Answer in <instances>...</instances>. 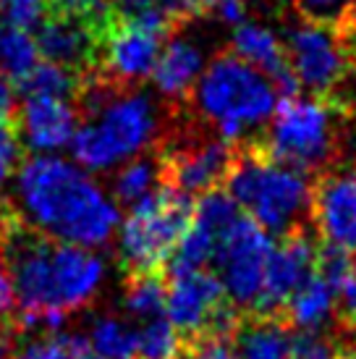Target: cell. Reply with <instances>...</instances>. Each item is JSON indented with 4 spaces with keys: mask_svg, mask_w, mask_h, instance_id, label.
I'll return each mask as SVG.
<instances>
[{
    "mask_svg": "<svg viewBox=\"0 0 356 359\" xmlns=\"http://www.w3.org/2000/svg\"><path fill=\"white\" fill-rule=\"evenodd\" d=\"M19 223L60 244L97 250L118 231V205L87 170L58 155H34L16 173Z\"/></svg>",
    "mask_w": 356,
    "mask_h": 359,
    "instance_id": "6da1fadb",
    "label": "cell"
},
{
    "mask_svg": "<svg viewBox=\"0 0 356 359\" xmlns=\"http://www.w3.org/2000/svg\"><path fill=\"white\" fill-rule=\"evenodd\" d=\"M3 241L13 299L29 325L55 333L66 323V315L87 307L97 297L105 265L92 250L53 241L16 220Z\"/></svg>",
    "mask_w": 356,
    "mask_h": 359,
    "instance_id": "7a4b0ae2",
    "label": "cell"
},
{
    "mask_svg": "<svg viewBox=\"0 0 356 359\" xmlns=\"http://www.w3.org/2000/svg\"><path fill=\"white\" fill-rule=\"evenodd\" d=\"M76 100L84 121L69 147L81 170H110L129 163L158 137L155 102L137 87H121L92 71L81 76Z\"/></svg>",
    "mask_w": 356,
    "mask_h": 359,
    "instance_id": "3957f363",
    "label": "cell"
},
{
    "mask_svg": "<svg viewBox=\"0 0 356 359\" xmlns=\"http://www.w3.org/2000/svg\"><path fill=\"white\" fill-rule=\"evenodd\" d=\"M223 187L238 210L270 236L309 233L315 208L312 179L270 160L257 144H238Z\"/></svg>",
    "mask_w": 356,
    "mask_h": 359,
    "instance_id": "277c9868",
    "label": "cell"
},
{
    "mask_svg": "<svg viewBox=\"0 0 356 359\" xmlns=\"http://www.w3.org/2000/svg\"><path fill=\"white\" fill-rule=\"evenodd\" d=\"M186 102L218 137L244 144L252 131L262 129L275 116L278 90L262 71L233 53H220L205 66Z\"/></svg>",
    "mask_w": 356,
    "mask_h": 359,
    "instance_id": "5b68a950",
    "label": "cell"
},
{
    "mask_svg": "<svg viewBox=\"0 0 356 359\" xmlns=\"http://www.w3.org/2000/svg\"><path fill=\"white\" fill-rule=\"evenodd\" d=\"M343 123L346 108L333 97H286L278 102L265 140L257 147L270 160L309 176L336 160Z\"/></svg>",
    "mask_w": 356,
    "mask_h": 359,
    "instance_id": "8992f818",
    "label": "cell"
},
{
    "mask_svg": "<svg viewBox=\"0 0 356 359\" xmlns=\"http://www.w3.org/2000/svg\"><path fill=\"white\" fill-rule=\"evenodd\" d=\"M194 202L173 187H160L129 210L118 229V252L129 276L158 273L191 226Z\"/></svg>",
    "mask_w": 356,
    "mask_h": 359,
    "instance_id": "52a82bcc",
    "label": "cell"
},
{
    "mask_svg": "<svg viewBox=\"0 0 356 359\" xmlns=\"http://www.w3.org/2000/svg\"><path fill=\"white\" fill-rule=\"evenodd\" d=\"M283 50L299 90H307L312 97H330L356 71L351 42L333 27L296 19L286 27Z\"/></svg>",
    "mask_w": 356,
    "mask_h": 359,
    "instance_id": "ba28073f",
    "label": "cell"
},
{
    "mask_svg": "<svg viewBox=\"0 0 356 359\" xmlns=\"http://www.w3.org/2000/svg\"><path fill=\"white\" fill-rule=\"evenodd\" d=\"M238 144H231L215 131L184 129L160 142L158 155L165 168V184L186 197H202L226 184L236 160Z\"/></svg>",
    "mask_w": 356,
    "mask_h": 359,
    "instance_id": "9c48e42d",
    "label": "cell"
},
{
    "mask_svg": "<svg viewBox=\"0 0 356 359\" xmlns=\"http://www.w3.org/2000/svg\"><path fill=\"white\" fill-rule=\"evenodd\" d=\"M273 239L270 233L259 229L254 220L247 215L231 226L220 236L215 247V278L226 291V299L236 309H252L257 307L259 294H262V280H265L267 259L273 255Z\"/></svg>",
    "mask_w": 356,
    "mask_h": 359,
    "instance_id": "30bf717a",
    "label": "cell"
},
{
    "mask_svg": "<svg viewBox=\"0 0 356 359\" xmlns=\"http://www.w3.org/2000/svg\"><path fill=\"white\" fill-rule=\"evenodd\" d=\"M170 37L144 24L118 21L105 16L102 45H100L97 74L121 87H137L139 81L152 76L155 63L163 53V42Z\"/></svg>",
    "mask_w": 356,
    "mask_h": 359,
    "instance_id": "8fae6325",
    "label": "cell"
},
{
    "mask_svg": "<svg viewBox=\"0 0 356 359\" xmlns=\"http://www.w3.org/2000/svg\"><path fill=\"white\" fill-rule=\"evenodd\" d=\"M102 24H105V19L89 21L81 16L50 11L34 34L40 55L48 63H55V66H63L79 76H87L97 69Z\"/></svg>",
    "mask_w": 356,
    "mask_h": 359,
    "instance_id": "7c38bea8",
    "label": "cell"
},
{
    "mask_svg": "<svg viewBox=\"0 0 356 359\" xmlns=\"http://www.w3.org/2000/svg\"><path fill=\"white\" fill-rule=\"evenodd\" d=\"M317 257H320V250L312 233L288 236L278 247H273V255L265 268L262 294L252 315L280 318L288 299L317 273Z\"/></svg>",
    "mask_w": 356,
    "mask_h": 359,
    "instance_id": "4fadbf2b",
    "label": "cell"
},
{
    "mask_svg": "<svg viewBox=\"0 0 356 359\" xmlns=\"http://www.w3.org/2000/svg\"><path fill=\"white\" fill-rule=\"evenodd\" d=\"M312 226L325 247L356 255V165L327 173L315 184Z\"/></svg>",
    "mask_w": 356,
    "mask_h": 359,
    "instance_id": "5bb4252c",
    "label": "cell"
},
{
    "mask_svg": "<svg viewBox=\"0 0 356 359\" xmlns=\"http://www.w3.org/2000/svg\"><path fill=\"white\" fill-rule=\"evenodd\" d=\"M226 302V291L215 278V273L197 270V273L168 278L165 312H168V323L181 336H191V339L205 336L212 325V318Z\"/></svg>",
    "mask_w": 356,
    "mask_h": 359,
    "instance_id": "9a60e30c",
    "label": "cell"
},
{
    "mask_svg": "<svg viewBox=\"0 0 356 359\" xmlns=\"http://www.w3.org/2000/svg\"><path fill=\"white\" fill-rule=\"evenodd\" d=\"M79 123V110L71 100L24 95L19 110V137L37 155H53L69 147Z\"/></svg>",
    "mask_w": 356,
    "mask_h": 359,
    "instance_id": "2e32d148",
    "label": "cell"
},
{
    "mask_svg": "<svg viewBox=\"0 0 356 359\" xmlns=\"http://www.w3.org/2000/svg\"><path fill=\"white\" fill-rule=\"evenodd\" d=\"M202 71H205V55L197 45L184 37H170L163 45V53L155 63L152 81L165 100L186 102L197 87Z\"/></svg>",
    "mask_w": 356,
    "mask_h": 359,
    "instance_id": "e0dca14e",
    "label": "cell"
},
{
    "mask_svg": "<svg viewBox=\"0 0 356 359\" xmlns=\"http://www.w3.org/2000/svg\"><path fill=\"white\" fill-rule=\"evenodd\" d=\"M233 349L238 359H291L294 336L288 323L280 318H254L241 320L233 333Z\"/></svg>",
    "mask_w": 356,
    "mask_h": 359,
    "instance_id": "ac0fdd59",
    "label": "cell"
},
{
    "mask_svg": "<svg viewBox=\"0 0 356 359\" xmlns=\"http://www.w3.org/2000/svg\"><path fill=\"white\" fill-rule=\"evenodd\" d=\"M338 307V289H333L322 276L312 278L288 299L283 320L299 330H322L333 320Z\"/></svg>",
    "mask_w": 356,
    "mask_h": 359,
    "instance_id": "d6986e66",
    "label": "cell"
},
{
    "mask_svg": "<svg viewBox=\"0 0 356 359\" xmlns=\"http://www.w3.org/2000/svg\"><path fill=\"white\" fill-rule=\"evenodd\" d=\"M160 187H165V168H163L158 150L142 152L139 158L121 165V170L113 179V197H116V205L131 210L142 200H147L152 191H158Z\"/></svg>",
    "mask_w": 356,
    "mask_h": 359,
    "instance_id": "ffe728a7",
    "label": "cell"
},
{
    "mask_svg": "<svg viewBox=\"0 0 356 359\" xmlns=\"http://www.w3.org/2000/svg\"><path fill=\"white\" fill-rule=\"evenodd\" d=\"M40 48L34 34L8 21H0V76L11 84H21L40 66Z\"/></svg>",
    "mask_w": 356,
    "mask_h": 359,
    "instance_id": "44dd1931",
    "label": "cell"
},
{
    "mask_svg": "<svg viewBox=\"0 0 356 359\" xmlns=\"http://www.w3.org/2000/svg\"><path fill=\"white\" fill-rule=\"evenodd\" d=\"M87 346L97 359H134L137 357V328L129 320L105 315L92 323Z\"/></svg>",
    "mask_w": 356,
    "mask_h": 359,
    "instance_id": "7402d4cb",
    "label": "cell"
},
{
    "mask_svg": "<svg viewBox=\"0 0 356 359\" xmlns=\"http://www.w3.org/2000/svg\"><path fill=\"white\" fill-rule=\"evenodd\" d=\"M165 297H168V280L158 273H139L129 276L123 304L134 320L149 323L165 315Z\"/></svg>",
    "mask_w": 356,
    "mask_h": 359,
    "instance_id": "603a6c76",
    "label": "cell"
},
{
    "mask_svg": "<svg viewBox=\"0 0 356 359\" xmlns=\"http://www.w3.org/2000/svg\"><path fill=\"white\" fill-rule=\"evenodd\" d=\"M184 357V336L168 323L158 318L142 323L137 328V357L134 359H181Z\"/></svg>",
    "mask_w": 356,
    "mask_h": 359,
    "instance_id": "cb8c5ba5",
    "label": "cell"
},
{
    "mask_svg": "<svg viewBox=\"0 0 356 359\" xmlns=\"http://www.w3.org/2000/svg\"><path fill=\"white\" fill-rule=\"evenodd\" d=\"M24 95H42V97H60V100H71L79 95L81 76L74 71L40 60V66L32 71L27 79L19 84Z\"/></svg>",
    "mask_w": 356,
    "mask_h": 359,
    "instance_id": "d4e9b609",
    "label": "cell"
},
{
    "mask_svg": "<svg viewBox=\"0 0 356 359\" xmlns=\"http://www.w3.org/2000/svg\"><path fill=\"white\" fill-rule=\"evenodd\" d=\"M244 212L238 210V205L231 200V194L223 189H212L207 194H202L197 202H194V215H191V223L205 229L207 233H212L215 239L220 241V236L226 233Z\"/></svg>",
    "mask_w": 356,
    "mask_h": 359,
    "instance_id": "484cf974",
    "label": "cell"
},
{
    "mask_svg": "<svg viewBox=\"0 0 356 359\" xmlns=\"http://www.w3.org/2000/svg\"><path fill=\"white\" fill-rule=\"evenodd\" d=\"M294 8L301 21L333 27L343 34L356 32L354 0H294Z\"/></svg>",
    "mask_w": 356,
    "mask_h": 359,
    "instance_id": "4316f807",
    "label": "cell"
},
{
    "mask_svg": "<svg viewBox=\"0 0 356 359\" xmlns=\"http://www.w3.org/2000/svg\"><path fill=\"white\" fill-rule=\"evenodd\" d=\"M13 359H97L89 351L87 341L76 336L50 333L45 339H34L24 344Z\"/></svg>",
    "mask_w": 356,
    "mask_h": 359,
    "instance_id": "83f0119b",
    "label": "cell"
},
{
    "mask_svg": "<svg viewBox=\"0 0 356 359\" xmlns=\"http://www.w3.org/2000/svg\"><path fill=\"white\" fill-rule=\"evenodd\" d=\"M291 359H341L336 341L322 330H299L294 336Z\"/></svg>",
    "mask_w": 356,
    "mask_h": 359,
    "instance_id": "f1b7e54d",
    "label": "cell"
},
{
    "mask_svg": "<svg viewBox=\"0 0 356 359\" xmlns=\"http://www.w3.org/2000/svg\"><path fill=\"white\" fill-rule=\"evenodd\" d=\"M163 11V0H108V16L118 21H144Z\"/></svg>",
    "mask_w": 356,
    "mask_h": 359,
    "instance_id": "f546056e",
    "label": "cell"
},
{
    "mask_svg": "<svg viewBox=\"0 0 356 359\" xmlns=\"http://www.w3.org/2000/svg\"><path fill=\"white\" fill-rule=\"evenodd\" d=\"M21 155V144H19V134L11 129L8 123L0 126V191L8 184V179L13 176V168L19 163Z\"/></svg>",
    "mask_w": 356,
    "mask_h": 359,
    "instance_id": "4dcf8cb0",
    "label": "cell"
},
{
    "mask_svg": "<svg viewBox=\"0 0 356 359\" xmlns=\"http://www.w3.org/2000/svg\"><path fill=\"white\" fill-rule=\"evenodd\" d=\"M186 359H238L233 341L223 336H199L191 344Z\"/></svg>",
    "mask_w": 356,
    "mask_h": 359,
    "instance_id": "1f68e13d",
    "label": "cell"
},
{
    "mask_svg": "<svg viewBox=\"0 0 356 359\" xmlns=\"http://www.w3.org/2000/svg\"><path fill=\"white\" fill-rule=\"evenodd\" d=\"M50 11L81 16V19L89 21H100L105 19V13H108V0H50Z\"/></svg>",
    "mask_w": 356,
    "mask_h": 359,
    "instance_id": "d6a6232c",
    "label": "cell"
},
{
    "mask_svg": "<svg viewBox=\"0 0 356 359\" xmlns=\"http://www.w3.org/2000/svg\"><path fill=\"white\" fill-rule=\"evenodd\" d=\"M338 302H341V318L346 320L348 328L356 330V257L351 262L343 286L338 291Z\"/></svg>",
    "mask_w": 356,
    "mask_h": 359,
    "instance_id": "836d02e7",
    "label": "cell"
},
{
    "mask_svg": "<svg viewBox=\"0 0 356 359\" xmlns=\"http://www.w3.org/2000/svg\"><path fill=\"white\" fill-rule=\"evenodd\" d=\"M218 3L220 0H163V8L168 11L178 24H184V21L191 19V16H199V13H205V11H212Z\"/></svg>",
    "mask_w": 356,
    "mask_h": 359,
    "instance_id": "e575fe53",
    "label": "cell"
},
{
    "mask_svg": "<svg viewBox=\"0 0 356 359\" xmlns=\"http://www.w3.org/2000/svg\"><path fill=\"white\" fill-rule=\"evenodd\" d=\"M212 11H215V16H218L223 24H231V27H241V24H247L249 0H220V3Z\"/></svg>",
    "mask_w": 356,
    "mask_h": 359,
    "instance_id": "d590c367",
    "label": "cell"
},
{
    "mask_svg": "<svg viewBox=\"0 0 356 359\" xmlns=\"http://www.w3.org/2000/svg\"><path fill=\"white\" fill-rule=\"evenodd\" d=\"M16 113V92L8 79L0 76V126Z\"/></svg>",
    "mask_w": 356,
    "mask_h": 359,
    "instance_id": "8d00e7d4",
    "label": "cell"
},
{
    "mask_svg": "<svg viewBox=\"0 0 356 359\" xmlns=\"http://www.w3.org/2000/svg\"><path fill=\"white\" fill-rule=\"evenodd\" d=\"M13 307V283H11L6 259L0 257V315Z\"/></svg>",
    "mask_w": 356,
    "mask_h": 359,
    "instance_id": "74e56055",
    "label": "cell"
},
{
    "mask_svg": "<svg viewBox=\"0 0 356 359\" xmlns=\"http://www.w3.org/2000/svg\"><path fill=\"white\" fill-rule=\"evenodd\" d=\"M11 357V336L8 330L0 328V359H8Z\"/></svg>",
    "mask_w": 356,
    "mask_h": 359,
    "instance_id": "f35d334b",
    "label": "cell"
},
{
    "mask_svg": "<svg viewBox=\"0 0 356 359\" xmlns=\"http://www.w3.org/2000/svg\"><path fill=\"white\" fill-rule=\"evenodd\" d=\"M254 3L265 11H280L283 8V3H288V0H254Z\"/></svg>",
    "mask_w": 356,
    "mask_h": 359,
    "instance_id": "ab89813d",
    "label": "cell"
},
{
    "mask_svg": "<svg viewBox=\"0 0 356 359\" xmlns=\"http://www.w3.org/2000/svg\"><path fill=\"white\" fill-rule=\"evenodd\" d=\"M11 223H13V220H8V218H6V215H3V212H0V241L6 239V233H8Z\"/></svg>",
    "mask_w": 356,
    "mask_h": 359,
    "instance_id": "60d3db41",
    "label": "cell"
},
{
    "mask_svg": "<svg viewBox=\"0 0 356 359\" xmlns=\"http://www.w3.org/2000/svg\"><path fill=\"white\" fill-rule=\"evenodd\" d=\"M6 3H11V0H0V8H3V6H6Z\"/></svg>",
    "mask_w": 356,
    "mask_h": 359,
    "instance_id": "b9f144b4",
    "label": "cell"
},
{
    "mask_svg": "<svg viewBox=\"0 0 356 359\" xmlns=\"http://www.w3.org/2000/svg\"><path fill=\"white\" fill-rule=\"evenodd\" d=\"M354 6H356V0H354Z\"/></svg>",
    "mask_w": 356,
    "mask_h": 359,
    "instance_id": "7bdbcfd3",
    "label": "cell"
}]
</instances>
